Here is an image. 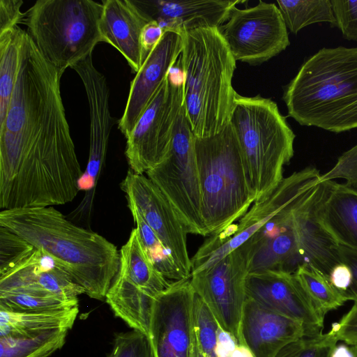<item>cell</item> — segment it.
<instances>
[{"label": "cell", "mask_w": 357, "mask_h": 357, "mask_svg": "<svg viewBox=\"0 0 357 357\" xmlns=\"http://www.w3.org/2000/svg\"><path fill=\"white\" fill-rule=\"evenodd\" d=\"M63 72L25 32L17 79L0 125V208L72 202L82 172L60 91Z\"/></svg>", "instance_id": "obj_1"}, {"label": "cell", "mask_w": 357, "mask_h": 357, "mask_svg": "<svg viewBox=\"0 0 357 357\" xmlns=\"http://www.w3.org/2000/svg\"><path fill=\"white\" fill-rule=\"evenodd\" d=\"M0 226L50 256L91 298L105 299L120 254L100 234L75 225L53 206L1 210Z\"/></svg>", "instance_id": "obj_2"}, {"label": "cell", "mask_w": 357, "mask_h": 357, "mask_svg": "<svg viewBox=\"0 0 357 357\" xmlns=\"http://www.w3.org/2000/svg\"><path fill=\"white\" fill-rule=\"evenodd\" d=\"M282 99L301 126L335 133L357 128V47L318 50L284 87Z\"/></svg>", "instance_id": "obj_3"}, {"label": "cell", "mask_w": 357, "mask_h": 357, "mask_svg": "<svg viewBox=\"0 0 357 357\" xmlns=\"http://www.w3.org/2000/svg\"><path fill=\"white\" fill-rule=\"evenodd\" d=\"M178 63L184 77V106L196 137L213 136L230 121L237 92L232 85L236 61L218 27L182 33Z\"/></svg>", "instance_id": "obj_4"}, {"label": "cell", "mask_w": 357, "mask_h": 357, "mask_svg": "<svg viewBox=\"0 0 357 357\" xmlns=\"http://www.w3.org/2000/svg\"><path fill=\"white\" fill-rule=\"evenodd\" d=\"M229 123L255 202L283 179L284 167L294 156L296 135L278 105L260 95L245 97L237 93Z\"/></svg>", "instance_id": "obj_5"}, {"label": "cell", "mask_w": 357, "mask_h": 357, "mask_svg": "<svg viewBox=\"0 0 357 357\" xmlns=\"http://www.w3.org/2000/svg\"><path fill=\"white\" fill-rule=\"evenodd\" d=\"M202 214L208 236L242 218L255 198L246 178L241 149L230 123L218 133L195 137Z\"/></svg>", "instance_id": "obj_6"}, {"label": "cell", "mask_w": 357, "mask_h": 357, "mask_svg": "<svg viewBox=\"0 0 357 357\" xmlns=\"http://www.w3.org/2000/svg\"><path fill=\"white\" fill-rule=\"evenodd\" d=\"M102 3L92 0H38L24 23L43 56L64 72L102 42Z\"/></svg>", "instance_id": "obj_7"}, {"label": "cell", "mask_w": 357, "mask_h": 357, "mask_svg": "<svg viewBox=\"0 0 357 357\" xmlns=\"http://www.w3.org/2000/svg\"><path fill=\"white\" fill-rule=\"evenodd\" d=\"M321 176L316 167L309 166L283 178L271 192L255 201L237 224L211 236L203 243L191 259V274L215 265L280 212L307 199L320 183Z\"/></svg>", "instance_id": "obj_8"}, {"label": "cell", "mask_w": 357, "mask_h": 357, "mask_svg": "<svg viewBox=\"0 0 357 357\" xmlns=\"http://www.w3.org/2000/svg\"><path fill=\"white\" fill-rule=\"evenodd\" d=\"M195 137L183 105L167 154L146 174L171 202L187 233L206 236Z\"/></svg>", "instance_id": "obj_9"}, {"label": "cell", "mask_w": 357, "mask_h": 357, "mask_svg": "<svg viewBox=\"0 0 357 357\" xmlns=\"http://www.w3.org/2000/svg\"><path fill=\"white\" fill-rule=\"evenodd\" d=\"M183 105L184 77L178 59L126 137L125 154L135 173H146L166 156Z\"/></svg>", "instance_id": "obj_10"}, {"label": "cell", "mask_w": 357, "mask_h": 357, "mask_svg": "<svg viewBox=\"0 0 357 357\" xmlns=\"http://www.w3.org/2000/svg\"><path fill=\"white\" fill-rule=\"evenodd\" d=\"M219 30L234 59L252 66L268 61L290 45L287 26L273 3L236 6Z\"/></svg>", "instance_id": "obj_11"}, {"label": "cell", "mask_w": 357, "mask_h": 357, "mask_svg": "<svg viewBox=\"0 0 357 357\" xmlns=\"http://www.w3.org/2000/svg\"><path fill=\"white\" fill-rule=\"evenodd\" d=\"M248 252L245 244L215 265L191 274L195 293L207 305L223 330L241 342L240 325L246 300Z\"/></svg>", "instance_id": "obj_12"}, {"label": "cell", "mask_w": 357, "mask_h": 357, "mask_svg": "<svg viewBox=\"0 0 357 357\" xmlns=\"http://www.w3.org/2000/svg\"><path fill=\"white\" fill-rule=\"evenodd\" d=\"M190 278L172 282L153 301L149 336L155 357H200L193 326Z\"/></svg>", "instance_id": "obj_13"}, {"label": "cell", "mask_w": 357, "mask_h": 357, "mask_svg": "<svg viewBox=\"0 0 357 357\" xmlns=\"http://www.w3.org/2000/svg\"><path fill=\"white\" fill-rule=\"evenodd\" d=\"M128 203L137 208L146 224L190 278L192 262L187 248V231L171 202L147 176L128 171L121 184Z\"/></svg>", "instance_id": "obj_14"}, {"label": "cell", "mask_w": 357, "mask_h": 357, "mask_svg": "<svg viewBox=\"0 0 357 357\" xmlns=\"http://www.w3.org/2000/svg\"><path fill=\"white\" fill-rule=\"evenodd\" d=\"M245 292L247 298L301 322L305 335L322 331L325 315L316 308L294 273L275 271L249 273Z\"/></svg>", "instance_id": "obj_15"}, {"label": "cell", "mask_w": 357, "mask_h": 357, "mask_svg": "<svg viewBox=\"0 0 357 357\" xmlns=\"http://www.w3.org/2000/svg\"><path fill=\"white\" fill-rule=\"evenodd\" d=\"M183 33L166 31L131 82L130 92L119 129L126 138L179 58Z\"/></svg>", "instance_id": "obj_16"}, {"label": "cell", "mask_w": 357, "mask_h": 357, "mask_svg": "<svg viewBox=\"0 0 357 357\" xmlns=\"http://www.w3.org/2000/svg\"><path fill=\"white\" fill-rule=\"evenodd\" d=\"M0 292L78 299L84 290L43 251L35 249L28 257L0 275Z\"/></svg>", "instance_id": "obj_17"}, {"label": "cell", "mask_w": 357, "mask_h": 357, "mask_svg": "<svg viewBox=\"0 0 357 357\" xmlns=\"http://www.w3.org/2000/svg\"><path fill=\"white\" fill-rule=\"evenodd\" d=\"M240 344L255 357H275L289 344L305 335L303 324L246 298L240 325Z\"/></svg>", "instance_id": "obj_18"}, {"label": "cell", "mask_w": 357, "mask_h": 357, "mask_svg": "<svg viewBox=\"0 0 357 357\" xmlns=\"http://www.w3.org/2000/svg\"><path fill=\"white\" fill-rule=\"evenodd\" d=\"M150 21H155L164 32H187L199 28L220 27L229 18L240 0H132Z\"/></svg>", "instance_id": "obj_19"}, {"label": "cell", "mask_w": 357, "mask_h": 357, "mask_svg": "<svg viewBox=\"0 0 357 357\" xmlns=\"http://www.w3.org/2000/svg\"><path fill=\"white\" fill-rule=\"evenodd\" d=\"M324 186V183L320 182L295 211L294 227L298 266L313 268L329 279L333 268L342 262L338 251L339 244L324 229L318 218V207Z\"/></svg>", "instance_id": "obj_20"}, {"label": "cell", "mask_w": 357, "mask_h": 357, "mask_svg": "<svg viewBox=\"0 0 357 357\" xmlns=\"http://www.w3.org/2000/svg\"><path fill=\"white\" fill-rule=\"evenodd\" d=\"M100 22L102 42L115 47L137 73L144 59L141 34L151 22L132 0H104Z\"/></svg>", "instance_id": "obj_21"}, {"label": "cell", "mask_w": 357, "mask_h": 357, "mask_svg": "<svg viewBox=\"0 0 357 357\" xmlns=\"http://www.w3.org/2000/svg\"><path fill=\"white\" fill-rule=\"evenodd\" d=\"M324 183L319 222L337 244L357 250V189L333 181Z\"/></svg>", "instance_id": "obj_22"}, {"label": "cell", "mask_w": 357, "mask_h": 357, "mask_svg": "<svg viewBox=\"0 0 357 357\" xmlns=\"http://www.w3.org/2000/svg\"><path fill=\"white\" fill-rule=\"evenodd\" d=\"M119 254V268L114 278L142 289L153 300L171 285L149 257L136 227Z\"/></svg>", "instance_id": "obj_23"}, {"label": "cell", "mask_w": 357, "mask_h": 357, "mask_svg": "<svg viewBox=\"0 0 357 357\" xmlns=\"http://www.w3.org/2000/svg\"><path fill=\"white\" fill-rule=\"evenodd\" d=\"M79 312L78 306L41 311H15L0 306V336L70 330Z\"/></svg>", "instance_id": "obj_24"}, {"label": "cell", "mask_w": 357, "mask_h": 357, "mask_svg": "<svg viewBox=\"0 0 357 357\" xmlns=\"http://www.w3.org/2000/svg\"><path fill=\"white\" fill-rule=\"evenodd\" d=\"M25 32L17 26L0 33V125L6 119L17 79Z\"/></svg>", "instance_id": "obj_25"}, {"label": "cell", "mask_w": 357, "mask_h": 357, "mask_svg": "<svg viewBox=\"0 0 357 357\" xmlns=\"http://www.w3.org/2000/svg\"><path fill=\"white\" fill-rule=\"evenodd\" d=\"M67 329L0 336V357H48L61 349Z\"/></svg>", "instance_id": "obj_26"}, {"label": "cell", "mask_w": 357, "mask_h": 357, "mask_svg": "<svg viewBox=\"0 0 357 357\" xmlns=\"http://www.w3.org/2000/svg\"><path fill=\"white\" fill-rule=\"evenodd\" d=\"M287 28L294 33L321 22L336 26L331 0L277 1Z\"/></svg>", "instance_id": "obj_27"}, {"label": "cell", "mask_w": 357, "mask_h": 357, "mask_svg": "<svg viewBox=\"0 0 357 357\" xmlns=\"http://www.w3.org/2000/svg\"><path fill=\"white\" fill-rule=\"evenodd\" d=\"M128 207L136 224L144 249L157 270L167 280L180 281L189 279L178 267L169 250L146 224L132 204Z\"/></svg>", "instance_id": "obj_28"}, {"label": "cell", "mask_w": 357, "mask_h": 357, "mask_svg": "<svg viewBox=\"0 0 357 357\" xmlns=\"http://www.w3.org/2000/svg\"><path fill=\"white\" fill-rule=\"evenodd\" d=\"M294 274L314 305L324 315L346 302L334 289L329 279L317 270L301 266Z\"/></svg>", "instance_id": "obj_29"}, {"label": "cell", "mask_w": 357, "mask_h": 357, "mask_svg": "<svg viewBox=\"0 0 357 357\" xmlns=\"http://www.w3.org/2000/svg\"><path fill=\"white\" fill-rule=\"evenodd\" d=\"M193 326L200 357L215 356L217 333L220 327L211 310L196 294L192 308Z\"/></svg>", "instance_id": "obj_30"}, {"label": "cell", "mask_w": 357, "mask_h": 357, "mask_svg": "<svg viewBox=\"0 0 357 357\" xmlns=\"http://www.w3.org/2000/svg\"><path fill=\"white\" fill-rule=\"evenodd\" d=\"M339 341L336 329L304 335L281 349L275 357H331Z\"/></svg>", "instance_id": "obj_31"}, {"label": "cell", "mask_w": 357, "mask_h": 357, "mask_svg": "<svg viewBox=\"0 0 357 357\" xmlns=\"http://www.w3.org/2000/svg\"><path fill=\"white\" fill-rule=\"evenodd\" d=\"M0 306L15 311L57 310L78 306V299L0 292Z\"/></svg>", "instance_id": "obj_32"}, {"label": "cell", "mask_w": 357, "mask_h": 357, "mask_svg": "<svg viewBox=\"0 0 357 357\" xmlns=\"http://www.w3.org/2000/svg\"><path fill=\"white\" fill-rule=\"evenodd\" d=\"M35 249L17 234L0 226V275L12 269Z\"/></svg>", "instance_id": "obj_33"}, {"label": "cell", "mask_w": 357, "mask_h": 357, "mask_svg": "<svg viewBox=\"0 0 357 357\" xmlns=\"http://www.w3.org/2000/svg\"><path fill=\"white\" fill-rule=\"evenodd\" d=\"M108 357H155L146 334L132 329L115 335L112 349Z\"/></svg>", "instance_id": "obj_34"}, {"label": "cell", "mask_w": 357, "mask_h": 357, "mask_svg": "<svg viewBox=\"0 0 357 357\" xmlns=\"http://www.w3.org/2000/svg\"><path fill=\"white\" fill-rule=\"evenodd\" d=\"M336 26L347 40L357 41V0H331Z\"/></svg>", "instance_id": "obj_35"}, {"label": "cell", "mask_w": 357, "mask_h": 357, "mask_svg": "<svg viewBox=\"0 0 357 357\" xmlns=\"http://www.w3.org/2000/svg\"><path fill=\"white\" fill-rule=\"evenodd\" d=\"M337 178L345 179L347 185L357 189V144L338 158L335 166L321 176L320 182Z\"/></svg>", "instance_id": "obj_36"}, {"label": "cell", "mask_w": 357, "mask_h": 357, "mask_svg": "<svg viewBox=\"0 0 357 357\" xmlns=\"http://www.w3.org/2000/svg\"><path fill=\"white\" fill-rule=\"evenodd\" d=\"M329 280L346 302H357V287L351 271L346 264L342 263L334 267L330 273Z\"/></svg>", "instance_id": "obj_37"}, {"label": "cell", "mask_w": 357, "mask_h": 357, "mask_svg": "<svg viewBox=\"0 0 357 357\" xmlns=\"http://www.w3.org/2000/svg\"><path fill=\"white\" fill-rule=\"evenodd\" d=\"M22 0H0V33L24 22L26 13L21 11Z\"/></svg>", "instance_id": "obj_38"}, {"label": "cell", "mask_w": 357, "mask_h": 357, "mask_svg": "<svg viewBox=\"0 0 357 357\" xmlns=\"http://www.w3.org/2000/svg\"><path fill=\"white\" fill-rule=\"evenodd\" d=\"M339 340L349 345H357V302L342 319L333 324Z\"/></svg>", "instance_id": "obj_39"}, {"label": "cell", "mask_w": 357, "mask_h": 357, "mask_svg": "<svg viewBox=\"0 0 357 357\" xmlns=\"http://www.w3.org/2000/svg\"><path fill=\"white\" fill-rule=\"evenodd\" d=\"M164 31L155 21L147 23L142 29L141 44L144 62L161 40Z\"/></svg>", "instance_id": "obj_40"}, {"label": "cell", "mask_w": 357, "mask_h": 357, "mask_svg": "<svg viewBox=\"0 0 357 357\" xmlns=\"http://www.w3.org/2000/svg\"><path fill=\"white\" fill-rule=\"evenodd\" d=\"M338 251L342 262L350 268L357 287V250L339 245Z\"/></svg>", "instance_id": "obj_41"}, {"label": "cell", "mask_w": 357, "mask_h": 357, "mask_svg": "<svg viewBox=\"0 0 357 357\" xmlns=\"http://www.w3.org/2000/svg\"><path fill=\"white\" fill-rule=\"evenodd\" d=\"M331 357H356L354 345L345 342L337 344L334 348Z\"/></svg>", "instance_id": "obj_42"}, {"label": "cell", "mask_w": 357, "mask_h": 357, "mask_svg": "<svg viewBox=\"0 0 357 357\" xmlns=\"http://www.w3.org/2000/svg\"><path fill=\"white\" fill-rule=\"evenodd\" d=\"M232 357H255V356L247 346L238 344L234 350Z\"/></svg>", "instance_id": "obj_43"}, {"label": "cell", "mask_w": 357, "mask_h": 357, "mask_svg": "<svg viewBox=\"0 0 357 357\" xmlns=\"http://www.w3.org/2000/svg\"><path fill=\"white\" fill-rule=\"evenodd\" d=\"M354 348H355L356 356L357 357V345H354Z\"/></svg>", "instance_id": "obj_44"}, {"label": "cell", "mask_w": 357, "mask_h": 357, "mask_svg": "<svg viewBox=\"0 0 357 357\" xmlns=\"http://www.w3.org/2000/svg\"><path fill=\"white\" fill-rule=\"evenodd\" d=\"M211 357H216V356H211Z\"/></svg>", "instance_id": "obj_45"}]
</instances>
